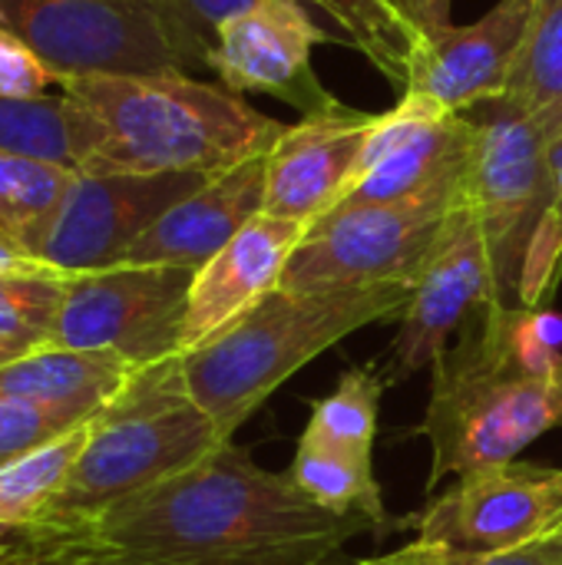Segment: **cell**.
<instances>
[{"mask_svg":"<svg viewBox=\"0 0 562 565\" xmlns=\"http://www.w3.org/2000/svg\"><path fill=\"white\" fill-rule=\"evenodd\" d=\"M530 10L533 0H500L474 23L421 33L401 96H421L454 116L490 106L507 89L520 60Z\"/></svg>","mask_w":562,"mask_h":565,"instance_id":"cell-15","label":"cell"},{"mask_svg":"<svg viewBox=\"0 0 562 565\" xmlns=\"http://www.w3.org/2000/svg\"><path fill=\"white\" fill-rule=\"evenodd\" d=\"M391 526L311 503L285 473L225 440L189 470L60 530L149 565H335L354 536Z\"/></svg>","mask_w":562,"mask_h":565,"instance_id":"cell-1","label":"cell"},{"mask_svg":"<svg viewBox=\"0 0 562 565\" xmlns=\"http://www.w3.org/2000/svg\"><path fill=\"white\" fill-rule=\"evenodd\" d=\"M288 477L311 503L331 513H361L384 526H397V523H388L381 487L371 467V454H351V450L328 447L301 434Z\"/></svg>","mask_w":562,"mask_h":565,"instance_id":"cell-22","label":"cell"},{"mask_svg":"<svg viewBox=\"0 0 562 565\" xmlns=\"http://www.w3.org/2000/svg\"><path fill=\"white\" fill-rule=\"evenodd\" d=\"M73 427H63L60 420L26 407V404H17V401H0V467L23 457L26 450L66 434Z\"/></svg>","mask_w":562,"mask_h":565,"instance_id":"cell-33","label":"cell"},{"mask_svg":"<svg viewBox=\"0 0 562 565\" xmlns=\"http://www.w3.org/2000/svg\"><path fill=\"white\" fill-rule=\"evenodd\" d=\"M311 3H318L341 26V40L361 50L371 60V66L397 93H404L421 30L407 20L397 0H311Z\"/></svg>","mask_w":562,"mask_h":565,"instance_id":"cell-24","label":"cell"},{"mask_svg":"<svg viewBox=\"0 0 562 565\" xmlns=\"http://www.w3.org/2000/svg\"><path fill=\"white\" fill-rule=\"evenodd\" d=\"M550 543H553V546L560 550V556H562V530H560V533H556V536H553V540H550Z\"/></svg>","mask_w":562,"mask_h":565,"instance_id":"cell-37","label":"cell"},{"mask_svg":"<svg viewBox=\"0 0 562 565\" xmlns=\"http://www.w3.org/2000/svg\"><path fill=\"white\" fill-rule=\"evenodd\" d=\"M384 377L371 364L348 367L338 387L311 404L305 437L351 454H374Z\"/></svg>","mask_w":562,"mask_h":565,"instance_id":"cell-26","label":"cell"},{"mask_svg":"<svg viewBox=\"0 0 562 565\" xmlns=\"http://www.w3.org/2000/svg\"><path fill=\"white\" fill-rule=\"evenodd\" d=\"M414 285H368L328 291L275 288L199 348L179 354L192 401L209 414L222 440L308 361L348 334L401 321Z\"/></svg>","mask_w":562,"mask_h":565,"instance_id":"cell-4","label":"cell"},{"mask_svg":"<svg viewBox=\"0 0 562 565\" xmlns=\"http://www.w3.org/2000/svg\"><path fill=\"white\" fill-rule=\"evenodd\" d=\"M76 175L70 166L0 149V232L40 258Z\"/></svg>","mask_w":562,"mask_h":565,"instance_id":"cell-21","label":"cell"},{"mask_svg":"<svg viewBox=\"0 0 562 565\" xmlns=\"http://www.w3.org/2000/svg\"><path fill=\"white\" fill-rule=\"evenodd\" d=\"M93 136L89 113L70 96H0V149L79 172Z\"/></svg>","mask_w":562,"mask_h":565,"instance_id":"cell-20","label":"cell"},{"mask_svg":"<svg viewBox=\"0 0 562 565\" xmlns=\"http://www.w3.org/2000/svg\"><path fill=\"white\" fill-rule=\"evenodd\" d=\"M397 7L407 13V20L427 33V30H441L450 23V7L454 0H397Z\"/></svg>","mask_w":562,"mask_h":565,"instance_id":"cell-35","label":"cell"},{"mask_svg":"<svg viewBox=\"0 0 562 565\" xmlns=\"http://www.w3.org/2000/svg\"><path fill=\"white\" fill-rule=\"evenodd\" d=\"M305 232L308 225L301 222H288L262 212L215 258H209L195 271L189 291L182 354L209 341L215 331H222L252 305H258L268 291H275Z\"/></svg>","mask_w":562,"mask_h":565,"instance_id":"cell-17","label":"cell"},{"mask_svg":"<svg viewBox=\"0 0 562 565\" xmlns=\"http://www.w3.org/2000/svg\"><path fill=\"white\" fill-rule=\"evenodd\" d=\"M46 271H60V268L30 255L17 238L0 232V275H46Z\"/></svg>","mask_w":562,"mask_h":565,"instance_id":"cell-34","label":"cell"},{"mask_svg":"<svg viewBox=\"0 0 562 565\" xmlns=\"http://www.w3.org/2000/svg\"><path fill=\"white\" fill-rule=\"evenodd\" d=\"M262 3L265 0H162L192 70H209L222 26Z\"/></svg>","mask_w":562,"mask_h":565,"instance_id":"cell-29","label":"cell"},{"mask_svg":"<svg viewBox=\"0 0 562 565\" xmlns=\"http://www.w3.org/2000/svg\"><path fill=\"white\" fill-rule=\"evenodd\" d=\"M60 93L93 119L83 175L225 172L268 156L288 129L222 83L189 73L73 76Z\"/></svg>","mask_w":562,"mask_h":565,"instance_id":"cell-3","label":"cell"},{"mask_svg":"<svg viewBox=\"0 0 562 565\" xmlns=\"http://www.w3.org/2000/svg\"><path fill=\"white\" fill-rule=\"evenodd\" d=\"M50 86H63L60 73L0 23V96H46Z\"/></svg>","mask_w":562,"mask_h":565,"instance_id":"cell-32","label":"cell"},{"mask_svg":"<svg viewBox=\"0 0 562 565\" xmlns=\"http://www.w3.org/2000/svg\"><path fill=\"white\" fill-rule=\"evenodd\" d=\"M487 109L562 113V0H533L520 60L507 89Z\"/></svg>","mask_w":562,"mask_h":565,"instance_id":"cell-25","label":"cell"},{"mask_svg":"<svg viewBox=\"0 0 562 565\" xmlns=\"http://www.w3.org/2000/svg\"><path fill=\"white\" fill-rule=\"evenodd\" d=\"M480 122L437 109L421 96H401L378 113L351 182L335 209L384 205L421 195L474 166Z\"/></svg>","mask_w":562,"mask_h":565,"instance_id":"cell-12","label":"cell"},{"mask_svg":"<svg viewBox=\"0 0 562 565\" xmlns=\"http://www.w3.org/2000/svg\"><path fill=\"white\" fill-rule=\"evenodd\" d=\"M484 113L470 166V205L484 228L497 298L517 308L527 248L553 189V146L562 136V113H503L487 106Z\"/></svg>","mask_w":562,"mask_h":565,"instance_id":"cell-8","label":"cell"},{"mask_svg":"<svg viewBox=\"0 0 562 565\" xmlns=\"http://www.w3.org/2000/svg\"><path fill=\"white\" fill-rule=\"evenodd\" d=\"M497 298L490 252L470 199L444 225L431 258L424 262L397 338L388 351L384 384L407 381L441 358L464 321Z\"/></svg>","mask_w":562,"mask_h":565,"instance_id":"cell-13","label":"cell"},{"mask_svg":"<svg viewBox=\"0 0 562 565\" xmlns=\"http://www.w3.org/2000/svg\"><path fill=\"white\" fill-rule=\"evenodd\" d=\"M222 444L209 414L192 401L179 358L139 367L86 424V444L66 483L26 533L83 526L116 503L189 470Z\"/></svg>","mask_w":562,"mask_h":565,"instance_id":"cell-5","label":"cell"},{"mask_svg":"<svg viewBox=\"0 0 562 565\" xmlns=\"http://www.w3.org/2000/svg\"><path fill=\"white\" fill-rule=\"evenodd\" d=\"M192 281V268L172 265H113L73 275L46 344L109 351L132 367L179 358Z\"/></svg>","mask_w":562,"mask_h":565,"instance_id":"cell-9","label":"cell"},{"mask_svg":"<svg viewBox=\"0 0 562 565\" xmlns=\"http://www.w3.org/2000/svg\"><path fill=\"white\" fill-rule=\"evenodd\" d=\"M265 212V156L215 172L176 202L119 265H172L199 271L252 218Z\"/></svg>","mask_w":562,"mask_h":565,"instance_id":"cell-18","label":"cell"},{"mask_svg":"<svg viewBox=\"0 0 562 565\" xmlns=\"http://www.w3.org/2000/svg\"><path fill=\"white\" fill-rule=\"evenodd\" d=\"M325 40L338 36L321 30L298 0H265L222 26L209 73L238 96L268 93L301 116L331 113L344 103L328 93L311 70V50Z\"/></svg>","mask_w":562,"mask_h":565,"instance_id":"cell-14","label":"cell"},{"mask_svg":"<svg viewBox=\"0 0 562 565\" xmlns=\"http://www.w3.org/2000/svg\"><path fill=\"white\" fill-rule=\"evenodd\" d=\"M0 565H149L96 550L70 533H17L0 540Z\"/></svg>","mask_w":562,"mask_h":565,"instance_id":"cell-30","label":"cell"},{"mask_svg":"<svg viewBox=\"0 0 562 565\" xmlns=\"http://www.w3.org/2000/svg\"><path fill=\"white\" fill-rule=\"evenodd\" d=\"M562 281V136L553 146V189L527 248L520 278V308H547Z\"/></svg>","mask_w":562,"mask_h":565,"instance_id":"cell-28","label":"cell"},{"mask_svg":"<svg viewBox=\"0 0 562 565\" xmlns=\"http://www.w3.org/2000/svg\"><path fill=\"white\" fill-rule=\"evenodd\" d=\"M0 23H3V26H7V17H3V7H0Z\"/></svg>","mask_w":562,"mask_h":565,"instance_id":"cell-38","label":"cell"},{"mask_svg":"<svg viewBox=\"0 0 562 565\" xmlns=\"http://www.w3.org/2000/svg\"><path fill=\"white\" fill-rule=\"evenodd\" d=\"M70 278L66 271L0 275V341L30 351L43 348L60 318Z\"/></svg>","mask_w":562,"mask_h":565,"instance_id":"cell-27","label":"cell"},{"mask_svg":"<svg viewBox=\"0 0 562 565\" xmlns=\"http://www.w3.org/2000/svg\"><path fill=\"white\" fill-rule=\"evenodd\" d=\"M354 565H562V556L550 540L527 546V550H513V553H467V550H450V546L414 540L388 556L361 559Z\"/></svg>","mask_w":562,"mask_h":565,"instance_id":"cell-31","label":"cell"},{"mask_svg":"<svg viewBox=\"0 0 562 565\" xmlns=\"http://www.w3.org/2000/svg\"><path fill=\"white\" fill-rule=\"evenodd\" d=\"M560 424L562 315L490 301L431 364L421 424L434 454L427 487L510 463Z\"/></svg>","mask_w":562,"mask_h":565,"instance_id":"cell-2","label":"cell"},{"mask_svg":"<svg viewBox=\"0 0 562 565\" xmlns=\"http://www.w3.org/2000/svg\"><path fill=\"white\" fill-rule=\"evenodd\" d=\"M83 444H86V424L0 467V540H10L36 526L50 500L66 483Z\"/></svg>","mask_w":562,"mask_h":565,"instance_id":"cell-23","label":"cell"},{"mask_svg":"<svg viewBox=\"0 0 562 565\" xmlns=\"http://www.w3.org/2000/svg\"><path fill=\"white\" fill-rule=\"evenodd\" d=\"M470 199V169L401 202L331 209L285 265L288 291L414 285L450 215Z\"/></svg>","mask_w":562,"mask_h":565,"instance_id":"cell-6","label":"cell"},{"mask_svg":"<svg viewBox=\"0 0 562 565\" xmlns=\"http://www.w3.org/2000/svg\"><path fill=\"white\" fill-rule=\"evenodd\" d=\"M401 526L417 530L424 543L467 553H513L547 543L562 530V470L523 460L474 470Z\"/></svg>","mask_w":562,"mask_h":565,"instance_id":"cell-10","label":"cell"},{"mask_svg":"<svg viewBox=\"0 0 562 565\" xmlns=\"http://www.w3.org/2000/svg\"><path fill=\"white\" fill-rule=\"evenodd\" d=\"M30 354V348H20V344H10V341H0V367H7L10 361Z\"/></svg>","mask_w":562,"mask_h":565,"instance_id":"cell-36","label":"cell"},{"mask_svg":"<svg viewBox=\"0 0 562 565\" xmlns=\"http://www.w3.org/2000/svg\"><path fill=\"white\" fill-rule=\"evenodd\" d=\"M378 113L351 106L301 116L265 156V215L315 225L328 215L358 166Z\"/></svg>","mask_w":562,"mask_h":565,"instance_id":"cell-16","label":"cell"},{"mask_svg":"<svg viewBox=\"0 0 562 565\" xmlns=\"http://www.w3.org/2000/svg\"><path fill=\"white\" fill-rule=\"evenodd\" d=\"M129 361L109 351L33 348L0 367V401L26 404L63 427L89 424L136 374Z\"/></svg>","mask_w":562,"mask_h":565,"instance_id":"cell-19","label":"cell"},{"mask_svg":"<svg viewBox=\"0 0 562 565\" xmlns=\"http://www.w3.org/2000/svg\"><path fill=\"white\" fill-rule=\"evenodd\" d=\"M215 172H79L40 248V258L66 275L113 268L176 202L192 195Z\"/></svg>","mask_w":562,"mask_h":565,"instance_id":"cell-11","label":"cell"},{"mask_svg":"<svg viewBox=\"0 0 562 565\" xmlns=\"http://www.w3.org/2000/svg\"><path fill=\"white\" fill-rule=\"evenodd\" d=\"M7 26L60 79L195 73L162 0H0Z\"/></svg>","mask_w":562,"mask_h":565,"instance_id":"cell-7","label":"cell"}]
</instances>
